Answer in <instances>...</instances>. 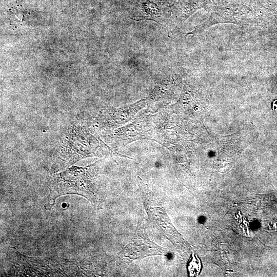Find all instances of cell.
Returning a JSON list of instances; mask_svg holds the SVG:
<instances>
[{"label":"cell","instance_id":"1","mask_svg":"<svg viewBox=\"0 0 277 277\" xmlns=\"http://www.w3.org/2000/svg\"><path fill=\"white\" fill-rule=\"evenodd\" d=\"M88 167L73 166L56 174L49 186L50 205L51 202L54 204L58 196L68 193L81 195L92 201L94 195L90 188Z\"/></svg>","mask_w":277,"mask_h":277}]
</instances>
